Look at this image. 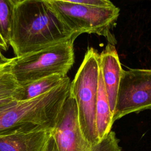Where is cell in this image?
I'll return each instance as SVG.
<instances>
[{
	"label": "cell",
	"instance_id": "1",
	"mask_svg": "<svg viewBox=\"0 0 151 151\" xmlns=\"http://www.w3.org/2000/svg\"><path fill=\"white\" fill-rule=\"evenodd\" d=\"M71 32L42 0H26L15 6L9 40L15 57L67 40Z\"/></svg>",
	"mask_w": 151,
	"mask_h": 151
},
{
	"label": "cell",
	"instance_id": "2",
	"mask_svg": "<svg viewBox=\"0 0 151 151\" xmlns=\"http://www.w3.org/2000/svg\"><path fill=\"white\" fill-rule=\"evenodd\" d=\"M70 83L67 76L58 86L38 97L0 107V134L42 129L52 131L68 96Z\"/></svg>",
	"mask_w": 151,
	"mask_h": 151
},
{
	"label": "cell",
	"instance_id": "3",
	"mask_svg": "<svg viewBox=\"0 0 151 151\" xmlns=\"http://www.w3.org/2000/svg\"><path fill=\"white\" fill-rule=\"evenodd\" d=\"M99 54L94 48L86 52L75 77L70 83V94L74 99L77 118L80 130L84 138L90 144L100 142L98 138L96 124Z\"/></svg>",
	"mask_w": 151,
	"mask_h": 151
},
{
	"label": "cell",
	"instance_id": "4",
	"mask_svg": "<svg viewBox=\"0 0 151 151\" xmlns=\"http://www.w3.org/2000/svg\"><path fill=\"white\" fill-rule=\"evenodd\" d=\"M72 37L39 50L13 58L11 72L19 85L54 74L63 76L74 63V42Z\"/></svg>",
	"mask_w": 151,
	"mask_h": 151
},
{
	"label": "cell",
	"instance_id": "5",
	"mask_svg": "<svg viewBox=\"0 0 151 151\" xmlns=\"http://www.w3.org/2000/svg\"><path fill=\"white\" fill-rule=\"evenodd\" d=\"M51 11L71 32L104 37L113 45L116 40L113 28L120 14V9L111 6H97L57 1H44Z\"/></svg>",
	"mask_w": 151,
	"mask_h": 151
},
{
	"label": "cell",
	"instance_id": "6",
	"mask_svg": "<svg viewBox=\"0 0 151 151\" xmlns=\"http://www.w3.org/2000/svg\"><path fill=\"white\" fill-rule=\"evenodd\" d=\"M58 151H121L119 140L113 131L100 143L91 145L82 135L77 118L74 99L70 94L52 132Z\"/></svg>",
	"mask_w": 151,
	"mask_h": 151
},
{
	"label": "cell",
	"instance_id": "7",
	"mask_svg": "<svg viewBox=\"0 0 151 151\" xmlns=\"http://www.w3.org/2000/svg\"><path fill=\"white\" fill-rule=\"evenodd\" d=\"M150 109L151 68L123 70L113 113V123L130 113Z\"/></svg>",
	"mask_w": 151,
	"mask_h": 151
},
{
	"label": "cell",
	"instance_id": "8",
	"mask_svg": "<svg viewBox=\"0 0 151 151\" xmlns=\"http://www.w3.org/2000/svg\"><path fill=\"white\" fill-rule=\"evenodd\" d=\"M99 68L113 114L123 70L114 45L108 43L99 54Z\"/></svg>",
	"mask_w": 151,
	"mask_h": 151
},
{
	"label": "cell",
	"instance_id": "9",
	"mask_svg": "<svg viewBox=\"0 0 151 151\" xmlns=\"http://www.w3.org/2000/svg\"><path fill=\"white\" fill-rule=\"evenodd\" d=\"M52 132L42 129L0 134V151H42Z\"/></svg>",
	"mask_w": 151,
	"mask_h": 151
},
{
	"label": "cell",
	"instance_id": "10",
	"mask_svg": "<svg viewBox=\"0 0 151 151\" xmlns=\"http://www.w3.org/2000/svg\"><path fill=\"white\" fill-rule=\"evenodd\" d=\"M100 69V68H99ZM113 114L110 110L107 95L99 70V84L96 106V124L98 138L100 141L111 131L113 126Z\"/></svg>",
	"mask_w": 151,
	"mask_h": 151
},
{
	"label": "cell",
	"instance_id": "11",
	"mask_svg": "<svg viewBox=\"0 0 151 151\" xmlns=\"http://www.w3.org/2000/svg\"><path fill=\"white\" fill-rule=\"evenodd\" d=\"M12 61L0 63V107L18 100L20 85L11 72Z\"/></svg>",
	"mask_w": 151,
	"mask_h": 151
},
{
	"label": "cell",
	"instance_id": "12",
	"mask_svg": "<svg viewBox=\"0 0 151 151\" xmlns=\"http://www.w3.org/2000/svg\"><path fill=\"white\" fill-rule=\"evenodd\" d=\"M66 76L54 74L20 85L18 100L31 99L47 92L58 86Z\"/></svg>",
	"mask_w": 151,
	"mask_h": 151
},
{
	"label": "cell",
	"instance_id": "13",
	"mask_svg": "<svg viewBox=\"0 0 151 151\" xmlns=\"http://www.w3.org/2000/svg\"><path fill=\"white\" fill-rule=\"evenodd\" d=\"M15 5L12 0H0V35L9 45Z\"/></svg>",
	"mask_w": 151,
	"mask_h": 151
},
{
	"label": "cell",
	"instance_id": "14",
	"mask_svg": "<svg viewBox=\"0 0 151 151\" xmlns=\"http://www.w3.org/2000/svg\"><path fill=\"white\" fill-rule=\"evenodd\" d=\"M42 1H57L70 3L81 4L97 6H111L114 5L110 0H42Z\"/></svg>",
	"mask_w": 151,
	"mask_h": 151
},
{
	"label": "cell",
	"instance_id": "15",
	"mask_svg": "<svg viewBox=\"0 0 151 151\" xmlns=\"http://www.w3.org/2000/svg\"><path fill=\"white\" fill-rule=\"evenodd\" d=\"M42 151H58L54 138L51 134L45 148Z\"/></svg>",
	"mask_w": 151,
	"mask_h": 151
},
{
	"label": "cell",
	"instance_id": "16",
	"mask_svg": "<svg viewBox=\"0 0 151 151\" xmlns=\"http://www.w3.org/2000/svg\"><path fill=\"white\" fill-rule=\"evenodd\" d=\"M8 45L5 42L4 40L2 38L1 35H0V48L3 50V51H6L8 49Z\"/></svg>",
	"mask_w": 151,
	"mask_h": 151
},
{
	"label": "cell",
	"instance_id": "17",
	"mask_svg": "<svg viewBox=\"0 0 151 151\" xmlns=\"http://www.w3.org/2000/svg\"><path fill=\"white\" fill-rule=\"evenodd\" d=\"M25 1H26V0H12V1L14 2V4L15 5V6Z\"/></svg>",
	"mask_w": 151,
	"mask_h": 151
}]
</instances>
